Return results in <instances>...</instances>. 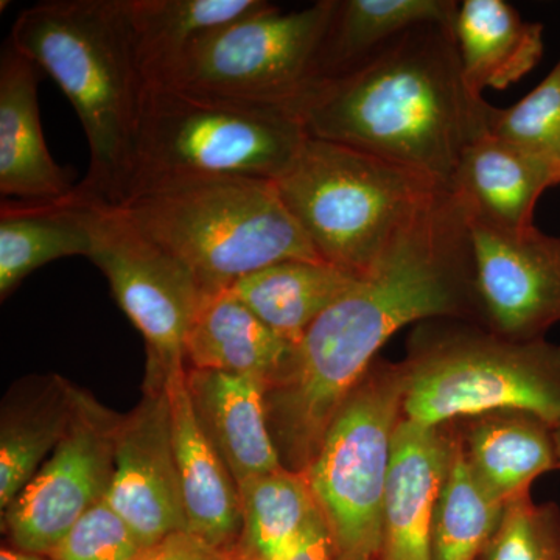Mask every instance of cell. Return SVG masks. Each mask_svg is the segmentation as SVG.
I'll list each match as a JSON object with an SVG mask.
<instances>
[{"mask_svg":"<svg viewBox=\"0 0 560 560\" xmlns=\"http://www.w3.org/2000/svg\"><path fill=\"white\" fill-rule=\"evenodd\" d=\"M291 348L228 289L210 294L195 316L186 341V370L249 375L268 386Z\"/></svg>","mask_w":560,"mask_h":560,"instance_id":"24","label":"cell"},{"mask_svg":"<svg viewBox=\"0 0 560 560\" xmlns=\"http://www.w3.org/2000/svg\"><path fill=\"white\" fill-rule=\"evenodd\" d=\"M283 560H334L329 533L320 515L313 518L293 550Z\"/></svg>","mask_w":560,"mask_h":560,"instance_id":"33","label":"cell"},{"mask_svg":"<svg viewBox=\"0 0 560 560\" xmlns=\"http://www.w3.org/2000/svg\"><path fill=\"white\" fill-rule=\"evenodd\" d=\"M559 164L488 132L460 154L448 189L467 219L501 230L534 226V210L558 184Z\"/></svg>","mask_w":560,"mask_h":560,"instance_id":"15","label":"cell"},{"mask_svg":"<svg viewBox=\"0 0 560 560\" xmlns=\"http://www.w3.org/2000/svg\"><path fill=\"white\" fill-rule=\"evenodd\" d=\"M120 416L80 389L68 433L2 514L11 547L49 556L84 512L105 499Z\"/></svg>","mask_w":560,"mask_h":560,"instance_id":"11","label":"cell"},{"mask_svg":"<svg viewBox=\"0 0 560 560\" xmlns=\"http://www.w3.org/2000/svg\"><path fill=\"white\" fill-rule=\"evenodd\" d=\"M334 0L285 13L278 5L220 28L180 60L165 83L289 109L311 81Z\"/></svg>","mask_w":560,"mask_h":560,"instance_id":"10","label":"cell"},{"mask_svg":"<svg viewBox=\"0 0 560 560\" xmlns=\"http://www.w3.org/2000/svg\"><path fill=\"white\" fill-rule=\"evenodd\" d=\"M467 221L478 326L510 340H545L560 323V237Z\"/></svg>","mask_w":560,"mask_h":560,"instance_id":"12","label":"cell"},{"mask_svg":"<svg viewBox=\"0 0 560 560\" xmlns=\"http://www.w3.org/2000/svg\"><path fill=\"white\" fill-rule=\"evenodd\" d=\"M186 386L198 425L238 486L283 467L268 427L264 382L186 370Z\"/></svg>","mask_w":560,"mask_h":560,"instance_id":"18","label":"cell"},{"mask_svg":"<svg viewBox=\"0 0 560 560\" xmlns=\"http://www.w3.org/2000/svg\"><path fill=\"white\" fill-rule=\"evenodd\" d=\"M458 9L453 0H334L308 84L352 72L419 25H455Z\"/></svg>","mask_w":560,"mask_h":560,"instance_id":"21","label":"cell"},{"mask_svg":"<svg viewBox=\"0 0 560 560\" xmlns=\"http://www.w3.org/2000/svg\"><path fill=\"white\" fill-rule=\"evenodd\" d=\"M242 530L234 560H283L313 518L315 497L304 471L280 467L238 486Z\"/></svg>","mask_w":560,"mask_h":560,"instance_id":"27","label":"cell"},{"mask_svg":"<svg viewBox=\"0 0 560 560\" xmlns=\"http://www.w3.org/2000/svg\"><path fill=\"white\" fill-rule=\"evenodd\" d=\"M455 445L453 425L401 418L383 500L377 560H431V536Z\"/></svg>","mask_w":560,"mask_h":560,"instance_id":"14","label":"cell"},{"mask_svg":"<svg viewBox=\"0 0 560 560\" xmlns=\"http://www.w3.org/2000/svg\"><path fill=\"white\" fill-rule=\"evenodd\" d=\"M92 253L114 298L147 346L143 390H160L186 371V341L209 294L172 254L120 208L92 202Z\"/></svg>","mask_w":560,"mask_h":560,"instance_id":"9","label":"cell"},{"mask_svg":"<svg viewBox=\"0 0 560 560\" xmlns=\"http://www.w3.org/2000/svg\"><path fill=\"white\" fill-rule=\"evenodd\" d=\"M460 68L467 88L506 90L536 68L544 55V27L523 20L504 0H466L455 21Z\"/></svg>","mask_w":560,"mask_h":560,"instance_id":"22","label":"cell"},{"mask_svg":"<svg viewBox=\"0 0 560 560\" xmlns=\"http://www.w3.org/2000/svg\"><path fill=\"white\" fill-rule=\"evenodd\" d=\"M135 560H231L189 533H176L145 548Z\"/></svg>","mask_w":560,"mask_h":560,"instance_id":"32","label":"cell"},{"mask_svg":"<svg viewBox=\"0 0 560 560\" xmlns=\"http://www.w3.org/2000/svg\"><path fill=\"white\" fill-rule=\"evenodd\" d=\"M38 69L7 40L0 58V195L18 202L60 201L77 190L44 140Z\"/></svg>","mask_w":560,"mask_h":560,"instance_id":"16","label":"cell"},{"mask_svg":"<svg viewBox=\"0 0 560 560\" xmlns=\"http://www.w3.org/2000/svg\"><path fill=\"white\" fill-rule=\"evenodd\" d=\"M404 418L438 427L495 410L560 423V346L515 341L478 324L433 319L411 335Z\"/></svg>","mask_w":560,"mask_h":560,"instance_id":"7","label":"cell"},{"mask_svg":"<svg viewBox=\"0 0 560 560\" xmlns=\"http://www.w3.org/2000/svg\"><path fill=\"white\" fill-rule=\"evenodd\" d=\"M555 444L556 455H558V467L560 469V423L558 427H555Z\"/></svg>","mask_w":560,"mask_h":560,"instance_id":"35","label":"cell"},{"mask_svg":"<svg viewBox=\"0 0 560 560\" xmlns=\"http://www.w3.org/2000/svg\"><path fill=\"white\" fill-rule=\"evenodd\" d=\"M408 388L404 361L375 359L331 420L304 471L334 560H377L394 436Z\"/></svg>","mask_w":560,"mask_h":560,"instance_id":"8","label":"cell"},{"mask_svg":"<svg viewBox=\"0 0 560 560\" xmlns=\"http://www.w3.org/2000/svg\"><path fill=\"white\" fill-rule=\"evenodd\" d=\"M464 459L490 499L508 501L558 467L555 427L534 412L495 410L453 422Z\"/></svg>","mask_w":560,"mask_h":560,"instance_id":"19","label":"cell"},{"mask_svg":"<svg viewBox=\"0 0 560 560\" xmlns=\"http://www.w3.org/2000/svg\"><path fill=\"white\" fill-rule=\"evenodd\" d=\"M319 259L363 278L444 184L329 140H304L272 180Z\"/></svg>","mask_w":560,"mask_h":560,"instance_id":"5","label":"cell"},{"mask_svg":"<svg viewBox=\"0 0 560 560\" xmlns=\"http://www.w3.org/2000/svg\"><path fill=\"white\" fill-rule=\"evenodd\" d=\"M145 548L131 526L103 499L81 515L47 559L135 560Z\"/></svg>","mask_w":560,"mask_h":560,"instance_id":"31","label":"cell"},{"mask_svg":"<svg viewBox=\"0 0 560 560\" xmlns=\"http://www.w3.org/2000/svg\"><path fill=\"white\" fill-rule=\"evenodd\" d=\"M289 109L311 138L396 162L448 187L463 151L490 132L492 105L464 81L455 25L427 24L352 72L308 84Z\"/></svg>","mask_w":560,"mask_h":560,"instance_id":"2","label":"cell"},{"mask_svg":"<svg viewBox=\"0 0 560 560\" xmlns=\"http://www.w3.org/2000/svg\"><path fill=\"white\" fill-rule=\"evenodd\" d=\"M231 560H234V559L231 558Z\"/></svg>","mask_w":560,"mask_h":560,"instance_id":"37","label":"cell"},{"mask_svg":"<svg viewBox=\"0 0 560 560\" xmlns=\"http://www.w3.org/2000/svg\"><path fill=\"white\" fill-rule=\"evenodd\" d=\"M72 103L90 145L77 194L124 205L150 84L132 35L130 0H46L22 10L9 38Z\"/></svg>","mask_w":560,"mask_h":560,"instance_id":"3","label":"cell"},{"mask_svg":"<svg viewBox=\"0 0 560 560\" xmlns=\"http://www.w3.org/2000/svg\"><path fill=\"white\" fill-rule=\"evenodd\" d=\"M558 184H560V162H559V168H558Z\"/></svg>","mask_w":560,"mask_h":560,"instance_id":"36","label":"cell"},{"mask_svg":"<svg viewBox=\"0 0 560 560\" xmlns=\"http://www.w3.org/2000/svg\"><path fill=\"white\" fill-rule=\"evenodd\" d=\"M265 0H130L136 50L150 86H160L209 35L271 9Z\"/></svg>","mask_w":560,"mask_h":560,"instance_id":"26","label":"cell"},{"mask_svg":"<svg viewBox=\"0 0 560 560\" xmlns=\"http://www.w3.org/2000/svg\"><path fill=\"white\" fill-rule=\"evenodd\" d=\"M480 560H560V508L530 493L504 504Z\"/></svg>","mask_w":560,"mask_h":560,"instance_id":"29","label":"cell"},{"mask_svg":"<svg viewBox=\"0 0 560 560\" xmlns=\"http://www.w3.org/2000/svg\"><path fill=\"white\" fill-rule=\"evenodd\" d=\"M361 278L324 260H285L238 279L232 293L290 346Z\"/></svg>","mask_w":560,"mask_h":560,"instance_id":"25","label":"cell"},{"mask_svg":"<svg viewBox=\"0 0 560 560\" xmlns=\"http://www.w3.org/2000/svg\"><path fill=\"white\" fill-rule=\"evenodd\" d=\"M453 433L455 445L434 517L431 560H480L499 526L504 504L490 499L475 480L460 451L455 427Z\"/></svg>","mask_w":560,"mask_h":560,"instance_id":"28","label":"cell"},{"mask_svg":"<svg viewBox=\"0 0 560 560\" xmlns=\"http://www.w3.org/2000/svg\"><path fill=\"white\" fill-rule=\"evenodd\" d=\"M92 205L77 190L54 202L3 201L0 208V298L7 300L33 271L92 253Z\"/></svg>","mask_w":560,"mask_h":560,"instance_id":"23","label":"cell"},{"mask_svg":"<svg viewBox=\"0 0 560 560\" xmlns=\"http://www.w3.org/2000/svg\"><path fill=\"white\" fill-rule=\"evenodd\" d=\"M143 399L120 416L114 475L105 500L147 548L187 533L167 390H143Z\"/></svg>","mask_w":560,"mask_h":560,"instance_id":"13","label":"cell"},{"mask_svg":"<svg viewBox=\"0 0 560 560\" xmlns=\"http://www.w3.org/2000/svg\"><path fill=\"white\" fill-rule=\"evenodd\" d=\"M489 128L492 135L559 164L560 61L517 105L506 109L492 106Z\"/></svg>","mask_w":560,"mask_h":560,"instance_id":"30","label":"cell"},{"mask_svg":"<svg viewBox=\"0 0 560 560\" xmlns=\"http://www.w3.org/2000/svg\"><path fill=\"white\" fill-rule=\"evenodd\" d=\"M165 390L187 533L231 556L242 530L238 485L198 425L186 371L175 375Z\"/></svg>","mask_w":560,"mask_h":560,"instance_id":"17","label":"cell"},{"mask_svg":"<svg viewBox=\"0 0 560 560\" xmlns=\"http://www.w3.org/2000/svg\"><path fill=\"white\" fill-rule=\"evenodd\" d=\"M305 139L301 121L283 106L150 86L127 200L165 184L275 180Z\"/></svg>","mask_w":560,"mask_h":560,"instance_id":"6","label":"cell"},{"mask_svg":"<svg viewBox=\"0 0 560 560\" xmlns=\"http://www.w3.org/2000/svg\"><path fill=\"white\" fill-rule=\"evenodd\" d=\"M429 319L478 324L469 221L447 187L312 324L265 389L268 427L285 469L311 467L382 346L401 327Z\"/></svg>","mask_w":560,"mask_h":560,"instance_id":"1","label":"cell"},{"mask_svg":"<svg viewBox=\"0 0 560 560\" xmlns=\"http://www.w3.org/2000/svg\"><path fill=\"white\" fill-rule=\"evenodd\" d=\"M80 389L57 374L28 377L0 415V511L11 506L68 433Z\"/></svg>","mask_w":560,"mask_h":560,"instance_id":"20","label":"cell"},{"mask_svg":"<svg viewBox=\"0 0 560 560\" xmlns=\"http://www.w3.org/2000/svg\"><path fill=\"white\" fill-rule=\"evenodd\" d=\"M0 560H49L46 556L32 555V552H25L16 550L13 547H3L0 551Z\"/></svg>","mask_w":560,"mask_h":560,"instance_id":"34","label":"cell"},{"mask_svg":"<svg viewBox=\"0 0 560 560\" xmlns=\"http://www.w3.org/2000/svg\"><path fill=\"white\" fill-rule=\"evenodd\" d=\"M117 208L184 265L209 296L279 261L323 260L272 180L165 184Z\"/></svg>","mask_w":560,"mask_h":560,"instance_id":"4","label":"cell"}]
</instances>
